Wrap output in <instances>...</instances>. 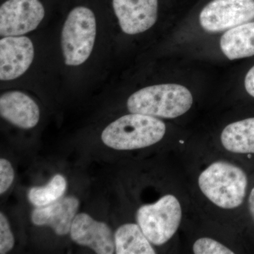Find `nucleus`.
Here are the masks:
<instances>
[{"instance_id":"1","label":"nucleus","mask_w":254,"mask_h":254,"mask_svg":"<svg viewBox=\"0 0 254 254\" xmlns=\"http://www.w3.org/2000/svg\"><path fill=\"white\" fill-rule=\"evenodd\" d=\"M198 183L202 193L214 205L234 209L240 207L245 199L248 177L237 165L216 161L202 171Z\"/></svg>"},{"instance_id":"15","label":"nucleus","mask_w":254,"mask_h":254,"mask_svg":"<svg viewBox=\"0 0 254 254\" xmlns=\"http://www.w3.org/2000/svg\"><path fill=\"white\" fill-rule=\"evenodd\" d=\"M117 254H155L149 240L136 224H125L115 235Z\"/></svg>"},{"instance_id":"2","label":"nucleus","mask_w":254,"mask_h":254,"mask_svg":"<svg viewBox=\"0 0 254 254\" xmlns=\"http://www.w3.org/2000/svg\"><path fill=\"white\" fill-rule=\"evenodd\" d=\"M165 132V124L159 119L131 113L108 125L102 133L101 138L104 144L113 149H140L161 141Z\"/></svg>"},{"instance_id":"8","label":"nucleus","mask_w":254,"mask_h":254,"mask_svg":"<svg viewBox=\"0 0 254 254\" xmlns=\"http://www.w3.org/2000/svg\"><path fill=\"white\" fill-rule=\"evenodd\" d=\"M34 58L33 43L26 36H6L0 41V79L11 81L23 75Z\"/></svg>"},{"instance_id":"4","label":"nucleus","mask_w":254,"mask_h":254,"mask_svg":"<svg viewBox=\"0 0 254 254\" xmlns=\"http://www.w3.org/2000/svg\"><path fill=\"white\" fill-rule=\"evenodd\" d=\"M96 37V20L93 11L77 6L68 14L62 31L61 45L65 64L78 66L91 55Z\"/></svg>"},{"instance_id":"7","label":"nucleus","mask_w":254,"mask_h":254,"mask_svg":"<svg viewBox=\"0 0 254 254\" xmlns=\"http://www.w3.org/2000/svg\"><path fill=\"white\" fill-rule=\"evenodd\" d=\"M44 16L39 0H7L0 7V35L22 36L36 29Z\"/></svg>"},{"instance_id":"3","label":"nucleus","mask_w":254,"mask_h":254,"mask_svg":"<svg viewBox=\"0 0 254 254\" xmlns=\"http://www.w3.org/2000/svg\"><path fill=\"white\" fill-rule=\"evenodd\" d=\"M192 104L193 96L188 88L173 83L145 87L127 100V108L131 113L165 119L182 116Z\"/></svg>"},{"instance_id":"12","label":"nucleus","mask_w":254,"mask_h":254,"mask_svg":"<svg viewBox=\"0 0 254 254\" xmlns=\"http://www.w3.org/2000/svg\"><path fill=\"white\" fill-rule=\"evenodd\" d=\"M1 118L19 128H33L40 120V110L36 102L22 92H6L0 98Z\"/></svg>"},{"instance_id":"10","label":"nucleus","mask_w":254,"mask_h":254,"mask_svg":"<svg viewBox=\"0 0 254 254\" xmlns=\"http://www.w3.org/2000/svg\"><path fill=\"white\" fill-rule=\"evenodd\" d=\"M71 237L78 245L86 246L98 254H113L115 237L109 226L98 222L86 213H79L73 219Z\"/></svg>"},{"instance_id":"9","label":"nucleus","mask_w":254,"mask_h":254,"mask_svg":"<svg viewBox=\"0 0 254 254\" xmlns=\"http://www.w3.org/2000/svg\"><path fill=\"white\" fill-rule=\"evenodd\" d=\"M114 11L124 33H143L155 24L158 0H113Z\"/></svg>"},{"instance_id":"6","label":"nucleus","mask_w":254,"mask_h":254,"mask_svg":"<svg viewBox=\"0 0 254 254\" xmlns=\"http://www.w3.org/2000/svg\"><path fill=\"white\" fill-rule=\"evenodd\" d=\"M254 18V0H212L199 15L200 26L209 33L231 29Z\"/></svg>"},{"instance_id":"14","label":"nucleus","mask_w":254,"mask_h":254,"mask_svg":"<svg viewBox=\"0 0 254 254\" xmlns=\"http://www.w3.org/2000/svg\"><path fill=\"white\" fill-rule=\"evenodd\" d=\"M220 141L227 151L254 154V118L230 124L222 130Z\"/></svg>"},{"instance_id":"21","label":"nucleus","mask_w":254,"mask_h":254,"mask_svg":"<svg viewBox=\"0 0 254 254\" xmlns=\"http://www.w3.org/2000/svg\"><path fill=\"white\" fill-rule=\"evenodd\" d=\"M249 210L252 219L254 222V187L251 190L248 199Z\"/></svg>"},{"instance_id":"16","label":"nucleus","mask_w":254,"mask_h":254,"mask_svg":"<svg viewBox=\"0 0 254 254\" xmlns=\"http://www.w3.org/2000/svg\"><path fill=\"white\" fill-rule=\"evenodd\" d=\"M66 190V179L58 174L46 186L31 188L28 191V198L35 206H45L60 199L64 194Z\"/></svg>"},{"instance_id":"18","label":"nucleus","mask_w":254,"mask_h":254,"mask_svg":"<svg viewBox=\"0 0 254 254\" xmlns=\"http://www.w3.org/2000/svg\"><path fill=\"white\" fill-rule=\"evenodd\" d=\"M14 245V238L9 222L2 213H0V254L8 253Z\"/></svg>"},{"instance_id":"19","label":"nucleus","mask_w":254,"mask_h":254,"mask_svg":"<svg viewBox=\"0 0 254 254\" xmlns=\"http://www.w3.org/2000/svg\"><path fill=\"white\" fill-rule=\"evenodd\" d=\"M14 179V169L6 159L0 160V193L3 194L9 190Z\"/></svg>"},{"instance_id":"20","label":"nucleus","mask_w":254,"mask_h":254,"mask_svg":"<svg viewBox=\"0 0 254 254\" xmlns=\"http://www.w3.org/2000/svg\"><path fill=\"white\" fill-rule=\"evenodd\" d=\"M245 86L247 93L254 98V66L246 75Z\"/></svg>"},{"instance_id":"17","label":"nucleus","mask_w":254,"mask_h":254,"mask_svg":"<svg viewBox=\"0 0 254 254\" xmlns=\"http://www.w3.org/2000/svg\"><path fill=\"white\" fill-rule=\"evenodd\" d=\"M193 252L195 254H234L235 252L218 241L202 237L194 242Z\"/></svg>"},{"instance_id":"11","label":"nucleus","mask_w":254,"mask_h":254,"mask_svg":"<svg viewBox=\"0 0 254 254\" xmlns=\"http://www.w3.org/2000/svg\"><path fill=\"white\" fill-rule=\"evenodd\" d=\"M78 206L77 198L64 197L51 204L37 207L31 214V220L34 225L49 226L57 235L63 236L71 230Z\"/></svg>"},{"instance_id":"13","label":"nucleus","mask_w":254,"mask_h":254,"mask_svg":"<svg viewBox=\"0 0 254 254\" xmlns=\"http://www.w3.org/2000/svg\"><path fill=\"white\" fill-rule=\"evenodd\" d=\"M222 53L230 60L254 55V22H248L229 29L220 40Z\"/></svg>"},{"instance_id":"5","label":"nucleus","mask_w":254,"mask_h":254,"mask_svg":"<svg viewBox=\"0 0 254 254\" xmlns=\"http://www.w3.org/2000/svg\"><path fill=\"white\" fill-rule=\"evenodd\" d=\"M182 218L181 204L176 196L167 194L154 203L137 210V223L152 245H165L175 235Z\"/></svg>"}]
</instances>
